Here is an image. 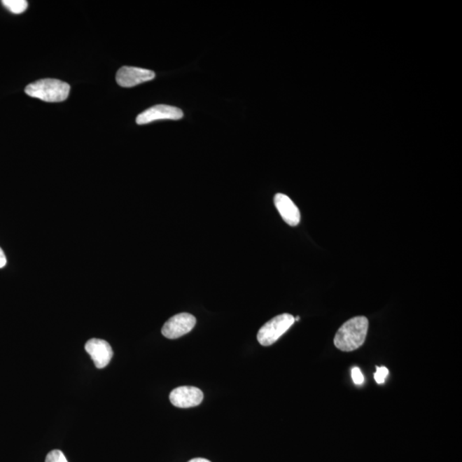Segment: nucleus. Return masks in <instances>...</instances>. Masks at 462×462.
Returning a JSON list of instances; mask_svg holds the SVG:
<instances>
[{
    "mask_svg": "<svg viewBox=\"0 0 462 462\" xmlns=\"http://www.w3.org/2000/svg\"><path fill=\"white\" fill-rule=\"evenodd\" d=\"M7 263L6 256L3 249L0 248V268L5 267Z\"/></svg>",
    "mask_w": 462,
    "mask_h": 462,
    "instance_id": "4468645a",
    "label": "nucleus"
},
{
    "mask_svg": "<svg viewBox=\"0 0 462 462\" xmlns=\"http://www.w3.org/2000/svg\"><path fill=\"white\" fill-rule=\"evenodd\" d=\"M45 462H68V461L61 450L54 449L48 454Z\"/></svg>",
    "mask_w": 462,
    "mask_h": 462,
    "instance_id": "9b49d317",
    "label": "nucleus"
},
{
    "mask_svg": "<svg viewBox=\"0 0 462 462\" xmlns=\"http://www.w3.org/2000/svg\"><path fill=\"white\" fill-rule=\"evenodd\" d=\"M352 379L354 383L358 385L362 384L364 382V376L362 374V372L360 368H354L352 369Z\"/></svg>",
    "mask_w": 462,
    "mask_h": 462,
    "instance_id": "ddd939ff",
    "label": "nucleus"
},
{
    "mask_svg": "<svg viewBox=\"0 0 462 462\" xmlns=\"http://www.w3.org/2000/svg\"><path fill=\"white\" fill-rule=\"evenodd\" d=\"M196 323V319L192 314H178L168 319L162 328V334L169 339H176L190 332Z\"/></svg>",
    "mask_w": 462,
    "mask_h": 462,
    "instance_id": "39448f33",
    "label": "nucleus"
},
{
    "mask_svg": "<svg viewBox=\"0 0 462 462\" xmlns=\"http://www.w3.org/2000/svg\"><path fill=\"white\" fill-rule=\"evenodd\" d=\"M388 375V370L387 368L381 367L377 368V372L374 373V379L377 384H384L385 379Z\"/></svg>",
    "mask_w": 462,
    "mask_h": 462,
    "instance_id": "f8f14e48",
    "label": "nucleus"
},
{
    "mask_svg": "<svg viewBox=\"0 0 462 462\" xmlns=\"http://www.w3.org/2000/svg\"><path fill=\"white\" fill-rule=\"evenodd\" d=\"M295 318L290 314H283L273 318L261 327L257 335L262 346H270L279 340L294 325Z\"/></svg>",
    "mask_w": 462,
    "mask_h": 462,
    "instance_id": "7ed1b4c3",
    "label": "nucleus"
},
{
    "mask_svg": "<svg viewBox=\"0 0 462 462\" xmlns=\"http://www.w3.org/2000/svg\"><path fill=\"white\" fill-rule=\"evenodd\" d=\"M188 462H211V461L206 459H204V458H195V459H192Z\"/></svg>",
    "mask_w": 462,
    "mask_h": 462,
    "instance_id": "2eb2a0df",
    "label": "nucleus"
},
{
    "mask_svg": "<svg viewBox=\"0 0 462 462\" xmlns=\"http://www.w3.org/2000/svg\"><path fill=\"white\" fill-rule=\"evenodd\" d=\"M300 321V317L298 316V317L295 318V321Z\"/></svg>",
    "mask_w": 462,
    "mask_h": 462,
    "instance_id": "dca6fc26",
    "label": "nucleus"
},
{
    "mask_svg": "<svg viewBox=\"0 0 462 462\" xmlns=\"http://www.w3.org/2000/svg\"><path fill=\"white\" fill-rule=\"evenodd\" d=\"M3 6L14 14L24 13L28 8V2L26 0H3Z\"/></svg>",
    "mask_w": 462,
    "mask_h": 462,
    "instance_id": "9d476101",
    "label": "nucleus"
},
{
    "mask_svg": "<svg viewBox=\"0 0 462 462\" xmlns=\"http://www.w3.org/2000/svg\"><path fill=\"white\" fill-rule=\"evenodd\" d=\"M274 204L285 223L290 226L299 225L300 221V211L288 196L284 194H276L274 197Z\"/></svg>",
    "mask_w": 462,
    "mask_h": 462,
    "instance_id": "1a4fd4ad",
    "label": "nucleus"
},
{
    "mask_svg": "<svg viewBox=\"0 0 462 462\" xmlns=\"http://www.w3.org/2000/svg\"><path fill=\"white\" fill-rule=\"evenodd\" d=\"M71 86L57 79H41L28 85L25 92L30 97L46 102H62L68 98Z\"/></svg>",
    "mask_w": 462,
    "mask_h": 462,
    "instance_id": "f03ea898",
    "label": "nucleus"
},
{
    "mask_svg": "<svg viewBox=\"0 0 462 462\" xmlns=\"http://www.w3.org/2000/svg\"><path fill=\"white\" fill-rule=\"evenodd\" d=\"M155 77V73L149 69L123 66L117 73L115 80L119 86L132 88L139 84L152 80Z\"/></svg>",
    "mask_w": 462,
    "mask_h": 462,
    "instance_id": "423d86ee",
    "label": "nucleus"
},
{
    "mask_svg": "<svg viewBox=\"0 0 462 462\" xmlns=\"http://www.w3.org/2000/svg\"><path fill=\"white\" fill-rule=\"evenodd\" d=\"M369 327L368 318L358 316L345 322L337 330L334 344L344 352L354 351L364 344Z\"/></svg>",
    "mask_w": 462,
    "mask_h": 462,
    "instance_id": "f257e3e1",
    "label": "nucleus"
},
{
    "mask_svg": "<svg viewBox=\"0 0 462 462\" xmlns=\"http://www.w3.org/2000/svg\"><path fill=\"white\" fill-rule=\"evenodd\" d=\"M183 118V111L179 108L167 105H157L139 114L136 118V123L139 125H144L158 120H179Z\"/></svg>",
    "mask_w": 462,
    "mask_h": 462,
    "instance_id": "20e7f679",
    "label": "nucleus"
},
{
    "mask_svg": "<svg viewBox=\"0 0 462 462\" xmlns=\"http://www.w3.org/2000/svg\"><path fill=\"white\" fill-rule=\"evenodd\" d=\"M204 398L203 392L192 386L176 388L169 395V400L176 407L188 408L200 405Z\"/></svg>",
    "mask_w": 462,
    "mask_h": 462,
    "instance_id": "0eeeda50",
    "label": "nucleus"
},
{
    "mask_svg": "<svg viewBox=\"0 0 462 462\" xmlns=\"http://www.w3.org/2000/svg\"><path fill=\"white\" fill-rule=\"evenodd\" d=\"M85 349L90 354L91 359L94 362L95 367L99 369L107 367L113 356L111 345L102 339H90L85 345Z\"/></svg>",
    "mask_w": 462,
    "mask_h": 462,
    "instance_id": "6e6552de",
    "label": "nucleus"
}]
</instances>
